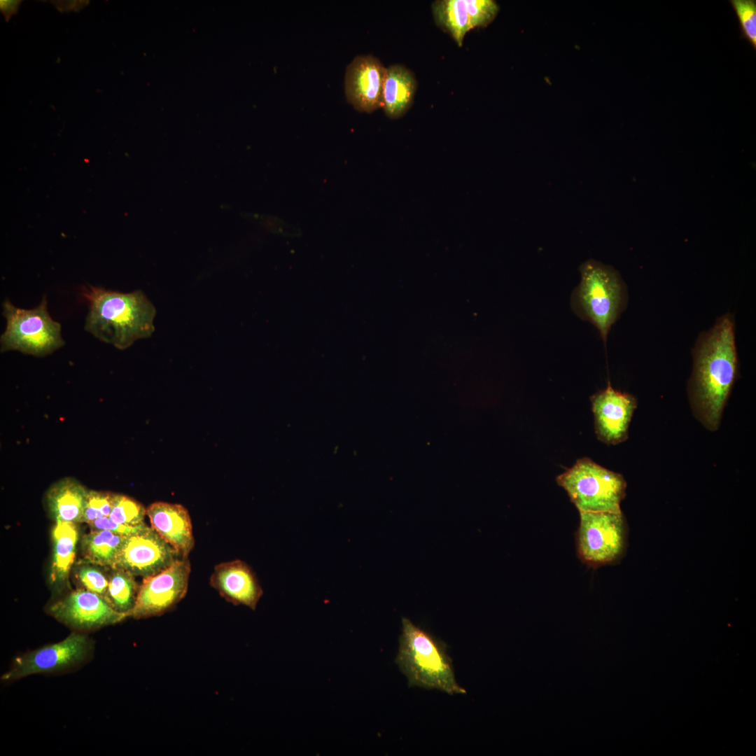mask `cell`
Instances as JSON below:
<instances>
[{"label": "cell", "mask_w": 756, "mask_h": 756, "mask_svg": "<svg viewBox=\"0 0 756 756\" xmlns=\"http://www.w3.org/2000/svg\"><path fill=\"white\" fill-rule=\"evenodd\" d=\"M88 303L85 330L99 340L125 349L151 336L156 309L144 293H128L90 286L83 291Z\"/></svg>", "instance_id": "cell-2"}, {"label": "cell", "mask_w": 756, "mask_h": 756, "mask_svg": "<svg viewBox=\"0 0 756 756\" xmlns=\"http://www.w3.org/2000/svg\"><path fill=\"white\" fill-rule=\"evenodd\" d=\"M190 571L188 558L180 556L161 572L144 578L129 617L147 618L171 610L185 597Z\"/></svg>", "instance_id": "cell-8"}, {"label": "cell", "mask_w": 756, "mask_h": 756, "mask_svg": "<svg viewBox=\"0 0 756 756\" xmlns=\"http://www.w3.org/2000/svg\"><path fill=\"white\" fill-rule=\"evenodd\" d=\"M92 647L86 636L72 633L58 643L15 657L1 680L10 682L33 674L54 673L73 668L86 659Z\"/></svg>", "instance_id": "cell-9"}, {"label": "cell", "mask_w": 756, "mask_h": 756, "mask_svg": "<svg viewBox=\"0 0 756 756\" xmlns=\"http://www.w3.org/2000/svg\"><path fill=\"white\" fill-rule=\"evenodd\" d=\"M151 528L173 547L181 556L188 557L194 547L191 519L182 505L158 501L146 508Z\"/></svg>", "instance_id": "cell-16"}, {"label": "cell", "mask_w": 756, "mask_h": 756, "mask_svg": "<svg viewBox=\"0 0 756 756\" xmlns=\"http://www.w3.org/2000/svg\"><path fill=\"white\" fill-rule=\"evenodd\" d=\"M146 509L134 499L114 493L109 518L120 524L136 526L144 523Z\"/></svg>", "instance_id": "cell-22"}, {"label": "cell", "mask_w": 756, "mask_h": 756, "mask_svg": "<svg viewBox=\"0 0 756 756\" xmlns=\"http://www.w3.org/2000/svg\"><path fill=\"white\" fill-rule=\"evenodd\" d=\"M386 68L372 55L356 56L348 64L344 77L346 99L355 109L371 113L382 106Z\"/></svg>", "instance_id": "cell-13"}, {"label": "cell", "mask_w": 756, "mask_h": 756, "mask_svg": "<svg viewBox=\"0 0 756 756\" xmlns=\"http://www.w3.org/2000/svg\"><path fill=\"white\" fill-rule=\"evenodd\" d=\"M181 556L154 529L126 536L112 569H121L144 578L154 575Z\"/></svg>", "instance_id": "cell-10"}, {"label": "cell", "mask_w": 756, "mask_h": 756, "mask_svg": "<svg viewBox=\"0 0 756 756\" xmlns=\"http://www.w3.org/2000/svg\"><path fill=\"white\" fill-rule=\"evenodd\" d=\"M580 516L577 546L582 561L592 566L615 561L625 547L622 512H580Z\"/></svg>", "instance_id": "cell-7"}, {"label": "cell", "mask_w": 756, "mask_h": 756, "mask_svg": "<svg viewBox=\"0 0 756 756\" xmlns=\"http://www.w3.org/2000/svg\"><path fill=\"white\" fill-rule=\"evenodd\" d=\"M114 493L105 491H88L83 516V522H90L104 517H109Z\"/></svg>", "instance_id": "cell-24"}, {"label": "cell", "mask_w": 756, "mask_h": 756, "mask_svg": "<svg viewBox=\"0 0 756 756\" xmlns=\"http://www.w3.org/2000/svg\"><path fill=\"white\" fill-rule=\"evenodd\" d=\"M694 368L690 381V398L698 419L716 430L736 379L738 358L734 322L730 314L699 336L693 351Z\"/></svg>", "instance_id": "cell-1"}, {"label": "cell", "mask_w": 756, "mask_h": 756, "mask_svg": "<svg viewBox=\"0 0 756 756\" xmlns=\"http://www.w3.org/2000/svg\"><path fill=\"white\" fill-rule=\"evenodd\" d=\"M52 536L53 554L50 579L52 583L60 584L66 580L74 561L78 540L76 524L55 522Z\"/></svg>", "instance_id": "cell-19"}, {"label": "cell", "mask_w": 756, "mask_h": 756, "mask_svg": "<svg viewBox=\"0 0 756 756\" xmlns=\"http://www.w3.org/2000/svg\"><path fill=\"white\" fill-rule=\"evenodd\" d=\"M139 587L134 575L121 569H113L104 598L115 610L129 617L136 603Z\"/></svg>", "instance_id": "cell-21"}, {"label": "cell", "mask_w": 756, "mask_h": 756, "mask_svg": "<svg viewBox=\"0 0 756 756\" xmlns=\"http://www.w3.org/2000/svg\"><path fill=\"white\" fill-rule=\"evenodd\" d=\"M88 524L91 530H108L122 536L132 535L148 527L145 523L136 526L120 524L111 520L108 517L97 519Z\"/></svg>", "instance_id": "cell-26"}, {"label": "cell", "mask_w": 756, "mask_h": 756, "mask_svg": "<svg viewBox=\"0 0 756 756\" xmlns=\"http://www.w3.org/2000/svg\"><path fill=\"white\" fill-rule=\"evenodd\" d=\"M416 89L412 72L400 64L386 68L382 106L385 114L391 119L402 116L411 106Z\"/></svg>", "instance_id": "cell-18"}, {"label": "cell", "mask_w": 756, "mask_h": 756, "mask_svg": "<svg viewBox=\"0 0 756 756\" xmlns=\"http://www.w3.org/2000/svg\"><path fill=\"white\" fill-rule=\"evenodd\" d=\"M19 5V1H1V10L6 15H11L15 13Z\"/></svg>", "instance_id": "cell-27"}, {"label": "cell", "mask_w": 756, "mask_h": 756, "mask_svg": "<svg viewBox=\"0 0 756 756\" xmlns=\"http://www.w3.org/2000/svg\"><path fill=\"white\" fill-rule=\"evenodd\" d=\"M76 577L85 589L104 598L108 579L99 568L90 565L80 566L76 570Z\"/></svg>", "instance_id": "cell-25"}, {"label": "cell", "mask_w": 756, "mask_h": 756, "mask_svg": "<svg viewBox=\"0 0 756 756\" xmlns=\"http://www.w3.org/2000/svg\"><path fill=\"white\" fill-rule=\"evenodd\" d=\"M581 280L573 295L578 314L598 330L606 342L624 304V286L612 267L594 260L580 267Z\"/></svg>", "instance_id": "cell-4"}, {"label": "cell", "mask_w": 756, "mask_h": 756, "mask_svg": "<svg viewBox=\"0 0 756 756\" xmlns=\"http://www.w3.org/2000/svg\"><path fill=\"white\" fill-rule=\"evenodd\" d=\"M2 314L6 327L0 337L1 352L15 350L41 357L64 345L61 325L50 317L45 295L40 304L31 309L18 308L6 299L3 302Z\"/></svg>", "instance_id": "cell-6"}, {"label": "cell", "mask_w": 756, "mask_h": 756, "mask_svg": "<svg viewBox=\"0 0 756 756\" xmlns=\"http://www.w3.org/2000/svg\"><path fill=\"white\" fill-rule=\"evenodd\" d=\"M48 611L59 621L81 630L116 624L127 617L115 610L102 596L86 589L71 592L53 603Z\"/></svg>", "instance_id": "cell-11"}, {"label": "cell", "mask_w": 756, "mask_h": 756, "mask_svg": "<svg viewBox=\"0 0 756 756\" xmlns=\"http://www.w3.org/2000/svg\"><path fill=\"white\" fill-rule=\"evenodd\" d=\"M594 429L599 440L617 444L626 440L636 400L631 394L614 389L610 384L590 398Z\"/></svg>", "instance_id": "cell-12"}, {"label": "cell", "mask_w": 756, "mask_h": 756, "mask_svg": "<svg viewBox=\"0 0 756 756\" xmlns=\"http://www.w3.org/2000/svg\"><path fill=\"white\" fill-rule=\"evenodd\" d=\"M126 536L108 530H92L81 540L86 562L112 568Z\"/></svg>", "instance_id": "cell-20"}, {"label": "cell", "mask_w": 756, "mask_h": 756, "mask_svg": "<svg viewBox=\"0 0 756 756\" xmlns=\"http://www.w3.org/2000/svg\"><path fill=\"white\" fill-rule=\"evenodd\" d=\"M579 512H621L626 483L623 476L582 458L556 477Z\"/></svg>", "instance_id": "cell-5"}, {"label": "cell", "mask_w": 756, "mask_h": 756, "mask_svg": "<svg viewBox=\"0 0 756 756\" xmlns=\"http://www.w3.org/2000/svg\"><path fill=\"white\" fill-rule=\"evenodd\" d=\"M738 22L741 38L756 50V1L729 0Z\"/></svg>", "instance_id": "cell-23"}, {"label": "cell", "mask_w": 756, "mask_h": 756, "mask_svg": "<svg viewBox=\"0 0 756 756\" xmlns=\"http://www.w3.org/2000/svg\"><path fill=\"white\" fill-rule=\"evenodd\" d=\"M498 10L492 0H438L432 4L436 24L447 31L458 46H462L467 32L488 25Z\"/></svg>", "instance_id": "cell-14"}, {"label": "cell", "mask_w": 756, "mask_h": 756, "mask_svg": "<svg viewBox=\"0 0 756 756\" xmlns=\"http://www.w3.org/2000/svg\"><path fill=\"white\" fill-rule=\"evenodd\" d=\"M396 663L409 687L437 689L449 694H465L456 682L452 662L443 643L402 617Z\"/></svg>", "instance_id": "cell-3"}, {"label": "cell", "mask_w": 756, "mask_h": 756, "mask_svg": "<svg viewBox=\"0 0 756 756\" xmlns=\"http://www.w3.org/2000/svg\"><path fill=\"white\" fill-rule=\"evenodd\" d=\"M210 584L227 601L255 610L263 592L252 568L236 559L214 567Z\"/></svg>", "instance_id": "cell-15"}, {"label": "cell", "mask_w": 756, "mask_h": 756, "mask_svg": "<svg viewBox=\"0 0 756 756\" xmlns=\"http://www.w3.org/2000/svg\"><path fill=\"white\" fill-rule=\"evenodd\" d=\"M88 491L75 479L66 477L48 489L46 500L55 522H83Z\"/></svg>", "instance_id": "cell-17"}]
</instances>
